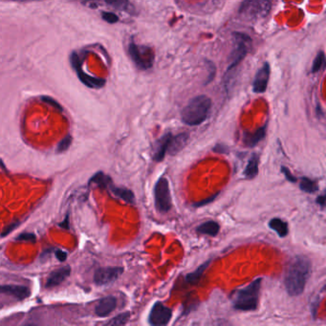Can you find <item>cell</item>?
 <instances>
[{"label": "cell", "instance_id": "cell-35", "mask_svg": "<svg viewBox=\"0 0 326 326\" xmlns=\"http://www.w3.org/2000/svg\"><path fill=\"white\" fill-rule=\"evenodd\" d=\"M55 256L62 262L65 261L67 259V253L62 251V250H56L55 251Z\"/></svg>", "mask_w": 326, "mask_h": 326}, {"label": "cell", "instance_id": "cell-17", "mask_svg": "<svg viewBox=\"0 0 326 326\" xmlns=\"http://www.w3.org/2000/svg\"><path fill=\"white\" fill-rule=\"evenodd\" d=\"M110 192L112 194H114L116 197L124 200V202L127 204H134L135 203V195L133 194L132 191L122 188V187H116V185H111L110 187Z\"/></svg>", "mask_w": 326, "mask_h": 326}, {"label": "cell", "instance_id": "cell-37", "mask_svg": "<svg viewBox=\"0 0 326 326\" xmlns=\"http://www.w3.org/2000/svg\"><path fill=\"white\" fill-rule=\"evenodd\" d=\"M317 204H319L321 206H324V205H326V196H324V195L319 196L317 199Z\"/></svg>", "mask_w": 326, "mask_h": 326}, {"label": "cell", "instance_id": "cell-18", "mask_svg": "<svg viewBox=\"0 0 326 326\" xmlns=\"http://www.w3.org/2000/svg\"><path fill=\"white\" fill-rule=\"evenodd\" d=\"M219 230H220L219 224L217 222L212 220L207 221V222L203 223L200 226H198V228L196 229V231L198 234L207 235V236H211V237L217 236Z\"/></svg>", "mask_w": 326, "mask_h": 326}, {"label": "cell", "instance_id": "cell-25", "mask_svg": "<svg viewBox=\"0 0 326 326\" xmlns=\"http://www.w3.org/2000/svg\"><path fill=\"white\" fill-rule=\"evenodd\" d=\"M300 190L304 193H307V194H313L315 192L317 191V183L309 178H302L301 181H300Z\"/></svg>", "mask_w": 326, "mask_h": 326}, {"label": "cell", "instance_id": "cell-11", "mask_svg": "<svg viewBox=\"0 0 326 326\" xmlns=\"http://www.w3.org/2000/svg\"><path fill=\"white\" fill-rule=\"evenodd\" d=\"M270 74H271L270 65L268 63H265L264 65L256 73V78L253 83V90L255 93L257 94L264 93L268 86Z\"/></svg>", "mask_w": 326, "mask_h": 326}, {"label": "cell", "instance_id": "cell-29", "mask_svg": "<svg viewBox=\"0 0 326 326\" xmlns=\"http://www.w3.org/2000/svg\"><path fill=\"white\" fill-rule=\"evenodd\" d=\"M16 240L18 242H32L35 243L36 241V237L33 232H23L20 234L18 237L16 238Z\"/></svg>", "mask_w": 326, "mask_h": 326}, {"label": "cell", "instance_id": "cell-10", "mask_svg": "<svg viewBox=\"0 0 326 326\" xmlns=\"http://www.w3.org/2000/svg\"><path fill=\"white\" fill-rule=\"evenodd\" d=\"M124 273L123 267H103L99 268L94 273V282L98 286H104L117 281Z\"/></svg>", "mask_w": 326, "mask_h": 326}, {"label": "cell", "instance_id": "cell-31", "mask_svg": "<svg viewBox=\"0 0 326 326\" xmlns=\"http://www.w3.org/2000/svg\"><path fill=\"white\" fill-rule=\"evenodd\" d=\"M41 100H42V102L45 103V104H47V105L52 106V107H54L55 109H57L58 111L62 112V106H61V105H60L56 100H54L52 98L47 97V96L41 97Z\"/></svg>", "mask_w": 326, "mask_h": 326}, {"label": "cell", "instance_id": "cell-12", "mask_svg": "<svg viewBox=\"0 0 326 326\" xmlns=\"http://www.w3.org/2000/svg\"><path fill=\"white\" fill-rule=\"evenodd\" d=\"M70 266H64L62 268H60V269L54 271L47 277V281L45 283V287L47 289H51V288L59 286L60 284H62V282H64L70 275Z\"/></svg>", "mask_w": 326, "mask_h": 326}, {"label": "cell", "instance_id": "cell-27", "mask_svg": "<svg viewBox=\"0 0 326 326\" xmlns=\"http://www.w3.org/2000/svg\"><path fill=\"white\" fill-rule=\"evenodd\" d=\"M130 313L129 312H124V313H122L118 316L113 317L112 319H110L107 324L108 325H123V324H125L129 318H130Z\"/></svg>", "mask_w": 326, "mask_h": 326}, {"label": "cell", "instance_id": "cell-16", "mask_svg": "<svg viewBox=\"0 0 326 326\" xmlns=\"http://www.w3.org/2000/svg\"><path fill=\"white\" fill-rule=\"evenodd\" d=\"M190 139V135L188 133H180L176 136H172L168 152L170 155H176L181 150L187 146Z\"/></svg>", "mask_w": 326, "mask_h": 326}, {"label": "cell", "instance_id": "cell-30", "mask_svg": "<svg viewBox=\"0 0 326 326\" xmlns=\"http://www.w3.org/2000/svg\"><path fill=\"white\" fill-rule=\"evenodd\" d=\"M102 18L105 21H106L107 23H110V24H115V23L119 22V20H120L119 17L114 13H111V12H103L102 13Z\"/></svg>", "mask_w": 326, "mask_h": 326}, {"label": "cell", "instance_id": "cell-3", "mask_svg": "<svg viewBox=\"0 0 326 326\" xmlns=\"http://www.w3.org/2000/svg\"><path fill=\"white\" fill-rule=\"evenodd\" d=\"M261 288V280L257 278L249 284L247 287L238 292L235 300V308L240 311H254L257 308L259 293Z\"/></svg>", "mask_w": 326, "mask_h": 326}, {"label": "cell", "instance_id": "cell-22", "mask_svg": "<svg viewBox=\"0 0 326 326\" xmlns=\"http://www.w3.org/2000/svg\"><path fill=\"white\" fill-rule=\"evenodd\" d=\"M258 164H259V158L256 154L252 155V157L248 162L247 167L244 170V174L248 179H254L258 173Z\"/></svg>", "mask_w": 326, "mask_h": 326}, {"label": "cell", "instance_id": "cell-9", "mask_svg": "<svg viewBox=\"0 0 326 326\" xmlns=\"http://www.w3.org/2000/svg\"><path fill=\"white\" fill-rule=\"evenodd\" d=\"M172 317V310L157 301L150 310L149 322L153 326L167 325Z\"/></svg>", "mask_w": 326, "mask_h": 326}, {"label": "cell", "instance_id": "cell-2", "mask_svg": "<svg viewBox=\"0 0 326 326\" xmlns=\"http://www.w3.org/2000/svg\"><path fill=\"white\" fill-rule=\"evenodd\" d=\"M212 108V100L208 96L200 95L192 99L181 112V120L190 126L203 124L209 117Z\"/></svg>", "mask_w": 326, "mask_h": 326}, {"label": "cell", "instance_id": "cell-14", "mask_svg": "<svg viewBox=\"0 0 326 326\" xmlns=\"http://www.w3.org/2000/svg\"><path fill=\"white\" fill-rule=\"evenodd\" d=\"M0 291L18 300H26L31 296V290L24 285H2Z\"/></svg>", "mask_w": 326, "mask_h": 326}, {"label": "cell", "instance_id": "cell-5", "mask_svg": "<svg viewBox=\"0 0 326 326\" xmlns=\"http://www.w3.org/2000/svg\"><path fill=\"white\" fill-rule=\"evenodd\" d=\"M128 55L140 70H149L154 64L155 55L153 49L150 46L137 44L131 41L128 44Z\"/></svg>", "mask_w": 326, "mask_h": 326}, {"label": "cell", "instance_id": "cell-32", "mask_svg": "<svg viewBox=\"0 0 326 326\" xmlns=\"http://www.w3.org/2000/svg\"><path fill=\"white\" fill-rule=\"evenodd\" d=\"M18 225H19V222H15V223H12V224L8 225L7 227H5V229H3V231H2L1 237L5 238L6 236H8L9 234H11L14 229L18 227Z\"/></svg>", "mask_w": 326, "mask_h": 326}, {"label": "cell", "instance_id": "cell-8", "mask_svg": "<svg viewBox=\"0 0 326 326\" xmlns=\"http://www.w3.org/2000/svg\"><path fill=\"white\" fill-rule=\"evenodd\" d=\"M70 62L71 65H72L73 69L76 72L79 80L85 86H87L89 88L93 89H100L105 87L106 83V79H103V78L92 77V76H90L87 73H85L84 71L82 70V67H81L78 54L75 53V52L71 54Z\"/></svg>", "mask_w": 326, "mask_h": 326}, {"label": "cell", "instance_id": "cell-13", "mask_svg": "<svg viewBox=\"0 0 326 326\" xmlns=\"http://www.w3.org/2000/svg\"><path fill=\"white\" fill-rule=\"evenodd\" d=\"M171 138H172V134L168 132L165 134L164 136H162L158 141L155 143V146L153 148V154H152V158L154 161L161 162L164 160L166 153L168 152Z\"/></svg>", "mask_w": 326, "mask_h": 326}, {"label": "cell", "instance_id": "cell-26", "mask_svg": "<svg viewBox=\"0 0 326 326\" xmlns=\"http://www.w3.org/2000/svg\"><path fill=\"white\" fill-rule=\"evenodd\" d=\"M325 55L323 52H318L313 62V64H312V68H311V72L312 73H317L319 71L321 70L324 65H325Z\"/></svg>", "mask_w": 326, "mask_h": 326}, {"label": "cell", "instance_id": "cell-21", "mask_svg": "<svg viewBox=\"0 0 326 326\" xmlns=\"http://www.w3.org/2000/svg\"><path fill=\"white\" fill-rule=\"evenodd\" d=\"M269 227L270 229L274 230L278 237L281 238H285L288 235V224L285 221L280 219V218H273L269 222Z\"/></svg>", "mask_w": 326, "mask_h": 326}, {"label": "cell", "instance_id": "cell-38", "mask_svg": "<svg viewBox=\"0 0 326 326\" xmlns=\"http://www.w3.org/2000/svg\"><path fill=\"white\" fill-rule=\"evenodd\" d=\"M80 2H85V3H94V2H98L99 0H78Z\"/></svg>", "mask_w": 326, "mask_h": 326}, {"label": "cell", "instance_id": "cell-23", "mask_svg": "<svg viewBox=\"0 0 326 326\" xmlns=\"http://www.w3.org/2000/svg\"><path fill=\"white\" fill-rule=\"evenodd\" d=\"M210 263H211V261L209 260V261L203 263L202 265H200L193 273H189L185 276V281H187V282H189L191 284H195V283L199 282L200 278L202 277L203 273L207 270V268L209 267Z\"/></svg>", "mask_w": 326, "mask_h": 326}, {"label": "cell", "instance_id": "cell-6", "mask_svg": "<svg viewBox=\"0 0 326 326\" xmlns=\"http://www.w3.org/2000/svg\"><path fill=\"white\" fill-rule=\"evenodd\" d=\"M155 208L160 213H167L172 208V198L168 179L160 177L154 187Z\"/></svg>", "mask_w": 326, "mask_h": 326}, {"label": "cell", "instance_id": "cell-24", "mask_svg": "<svg viewBox=\"0 0 326 326\" xmlns=\"http://www.w3.org/2000/svg\"><path fill=\"white\" fill-rule=\"evenodd\" d=\"M90 182L97 184L100 188L102 189H110V187L112 185V180L111 178L106 175L104 172H97L94 176L91 178Z\"/></svg>", "mask_w": 326, "mask_h": 326}, {"label": "cell", "instance_id": "cell-20", "mask_svg": "<svg viewBox=\"0 0 326 326\" xmlns=\"http://www.w3.org/2000/svg\"><path fill=\"white\" fill-rule=\"evenodd\" d=\"M106 4L113 7L115 9L124 11L127 14H134L135 8L133 7L132 4L129 2V0H105Z\"/></svg>", "mask_w": 326, "mask_h": 326}, {"label": "cell", "instance_id": "cell-1", "mask_svg": "<svg viewBox=\"0 0 326 326\" xmlns=\"http://www.w3.org/2000/svg\"><path fill=\"white\" fill-rule=\"evenodd\" d=\"M311 271V263L305 256H296L287 269L285 287L290 296H300L304 291Z\"/></svg>", "mask_w": 326, "mask_h": 326}, {"label": "cell", "instance_id": "cell-34", "mask_svg": "<svg viewBox=\"0 0 326 326\" xmlns=\"http://www.w3.org/2000/svg\"><path fill=\"white\" fill-rule=\"evenodd\" d=\"M282 172H283V174H284V176L286 177L287 181H289V182H293V183L297 182V178H296V177L294 176V175L292 174L291 171H290V170H289L288 168L282 167Z\"/></svg>", "mask_w": 326, "mask_h": 326}, {"label": "cell", "instance_id": "cell-36", "mask_svg": "<svg viewBox=\"0 0 326 326\" xmlns=\"http://www.w3.org/2000/svg\"><path fill=\"white\" fill-rule=\"evenodd\" d=\"M215 197H216V195H212V196L209 197V198H207V199H205V200H202V201H200V202L194 204V206H195V207L205 206V205H207V204H209V203H211L212 201H213V200L215 199Z\"/></svg>", "mask_w": 326, "mask_h": 326}, {"label": "cell", "instance_id": "cell-33", "mask_svg": "<svg viewBox=\"0 0 326 326\" xmlns=\"http://www.w3.org/2000/svg\"><path fill=\"white\" fill-rule=\"evenodd\" d=\"M207 65H208V69H209V76H208V79L206 81V84L209 83L210 81H212L213 77H214V74H215V67H214L213 63L212 62H207Z\"/></svg>", "mask_w": 326, "mask_h": 326}, {"label": "cell", "instance_id": "cell-4", "mask_svg": "<svg viewBox=\"0 0 326 326\" xmlns=\"http://www.w3.org/2000/svg\"><path fill=\"white\" fill-rule=\"evenodd\" d=\"M270 11V0H243L238 10V14L240 18L245 20L255 21L265 18Z\"/></svg>", "mask_w": 326, "mask_h": 326}, {"label": "cell", "instance_id": "cell-28", "mask_svg": "<svg viewBox=\"0 0 326 326\" xmlns=\"http://www.w3.org/2000/svg\"><path fill=\"white\" fill-rule=\"evenodd\" d=\"M71 143H72V137L71 135H67L65 136L62 141L59 143L58 148H57V152L58 153H62L70 148Z\"/></svg>", "mask_w": 326, "mask_h": 326}, {"label": "cell", "instance_id": "cell-15", "mask_svg": "<svg viewBox=\"0 0 326 326\" xmlns=\"http://www.w3.org/2000/svg\"><path fill=\"white\" fill-rule=\"evenodd\" d=\"M117 306V300L115 297L109 296L104 298L98 302L95 307V314L98 317H106L109 316Z\"/></svg>", "mask_w": 326, "mask_h": 326}, {"label": "cell", "instance_id": "cell-19", "mask_svg": "<svg viewBox=\"0 0 326 326\" xmlns=\"http://www.w3.org/2000/svg\"><path fill=\"white\" fill-rule=\"evenodd\" d=\"M265 135H266V126H262V127L258 128L255 132L245 135L244 143L247 145L248 147H255L264 138Z\"/></svg>", "mask_w": 326, "mask_h": 326}, {"label": "cell", "instance_id": "cell-7", "mask_svg": "<svg viewBox=\"0 0 326 326\" xmlns=\"http://www.w3.org/2000/svg\"><path fill=\"white\" fill-rule=\"evenodd\" d=\"M235 42L232 51L229 55V64L227 68V73H229L232 69H236L238 64L244 60L247 56L251 43L250 36L240 33H235Z\"/></svg>", "mask_w": 326, "mask_h": 326}]
</instances>
